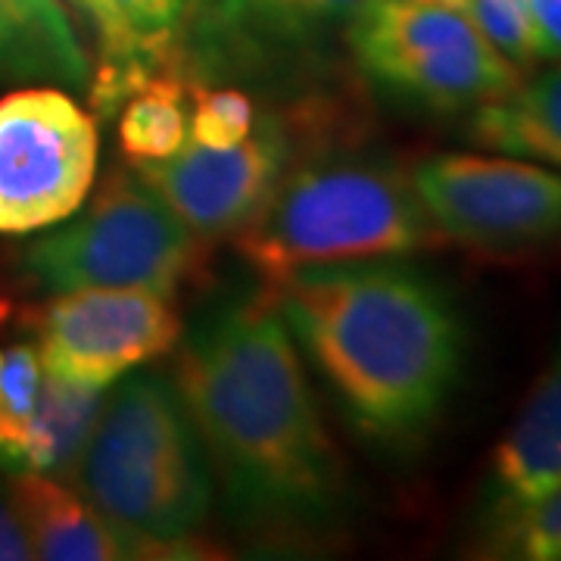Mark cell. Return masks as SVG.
Instances as JSON below:
<instances>
[{
  "mask_svg": "<svg viewBox=\"0 0 561 561\" xmlns=\"http://www.w3.org/2000/svg\"><path fill=\"white\" fill-rule=\"evenodd\" d=\"M197 234L140 179L116 169L79 219L25 250V275L47 290L135 287L169 297L197 260Z\"/></svg>",
  "mask_w": 561,
  "mask_h": 561,
  "instance_id": "5",
  "label": "cell"
},
{
  "mask_svg": "<svg viewBox=\"0 0 561 561\" xmlns=\"http://www.w3.org/2000/svg\"><path fill=\"white\" fill-rule=\"evenodd\" d=\"M493 549L508 559L561 561V481L537 500L500 512Z\"/></svg>",
  "mask_w": 561,
  "mask_h": 561,
  "instance_id": "19",
  "label": "cell"
},
{
  "mask_svg": "<svg viewBox=\"0 0 561 561\" xmlns=\"http://www.w3.org/2000/svg\"><path fill=\"white\" fill-rule=\"evenodd\" d=\"M346 44L371 79L440 113L478 110L522 84V69L456 3L371 0Z\"/></svg>",
  "mask_w": 561,
  "mask_h": 561,
  "instance_id": "6",
  "label": "cell"
},
{
  "mask_svg": "<svg viewBox=\"0 0 561 561\" xmlns=\"http://www.w3.org/2000/svg\"><path fill=\"white\" fill-rule=\"evenodd\" d=\"M471 138L508 157L561 169V62L508 98L474 110Z\"/></svg>",
  "mask_w": 561,
  "mask_h": 561,
  "instance_id": "15",
  "label": "cell"
},
{
  "mask_svg": "<svg viewBox=\"0 0 561 561\" xmlns=\"http://www.w3.org/2000/svg\"><path fill=\"white\" fill-rule=\"evenodd\" d=\"M537 60L561 62V0H527Z\"/></svg>",
  "mask_w": 561,
  "mask_h": 561,
  "instance_id": "23",
  "label": "cell"
},
{
  "mask_svg": "<svg viewBox=\"0 0 561 561\" xmlns=\"http://www.w3.org/2000/svg\"><path fill=\"white\" fill-rule=\"evenodd\" d=\"M371 0H216L197 32L194 62L206 79H256L300 66L350 25Z\"/></svg>",
  "mask_w": 561,
  "mask_h": 561,
  "instance_id": "11",
  "label": "cell"
},
{
  "mask_svg": "<svg viewBox=\"0 0 561 561\" xmlns=\"http://www.w3.org/2000/svg\"><path fill=\"white\" fill-rule=\"evenodd\" d=\"M179 397L253 518L302 524L343 502V468L278 306L262 297L209 321L179 359Z\"/></svg>",
  "mask_w": 561,
  "mask_h": 561,
  "instance_id": "1",
  "label": "cell"
},
{
  "mask_svg": "<svg viewBox=\"0 0 561 561\" xmlns=\"http://www.w3.org/2000/svg\"><path fill=\"white\" fill-rule=\"evenodd\" d=\"M98 172V125L62 88L0 98V234L66 221Z\"/></svg>",
  "mask_w": 561,
  "mask_h": 561,
  "instance_id": "7",
  "label": "cell"
},
{
  "mask_svg": "<svg viewBox=\"0 0 561 561\" xmlns=\"http://www.w3.org/2000/svg\"><path fill=\"white\" fill-rule=\"evenodd\" d=\"M350 419L375 440L421 437L449 400L461 328L437 284L400 265H312L265 294Z\"/></svg>",
  "mask_w": 561,
  "mask_h": 561,
  "instance_id": "2",
  "label": "cell"
},
{
  "mask_svg": "<svg viewBox=\"0 0 561 561\" xmlns=\"http://www.w3.org/2000/svg\"><path fill=\"white\" fill-rule=\"evenodd\" d=\"M131 57L153 69H179L175 28L181 0H110Z\"/></svg>",
  "mask_w": 561,
  "mask_h": 561,
  "instance_id": "20",
  "label": "cell"
},
{
  "mask_svg": "<svg viewBox=\"0 0 561 561\" xmlns=\"http://www.w3.org/2000/svg\"><path fill=\"white\" fill-rule=\"evenodd\" d=\"M191 98H194V116H191V140L225 150L234 147L241 140L250 138V128L256 119L253 101L238 91V88H203L201 81L191 84Z\"/></svg>",
  "mask_w": 561,
  "mask_h": 561,
  "instance_id": "21",
  "label": "cell"
},
{
  "mask_svg": "<svg viewBox=\"0 0 561 561\" xmlns=\"http://www.w3.org/2000/svg\"><path fill=\"white\" fill-rule=\"evenodd\" d=\"M424 3H456L459 7V0H424Z\"/></svg>",
  "mask_w": 561,
  "mask_h": 561,
  "instance_id": "25",
  "label": "cell"
},
{
  "mask_svg": "<svg viewBox=\"0 0 561 561\" xmlns=\"http://www.w3.org/2000/svg\"><path fill=\"white\" fill-rule=\"evenodd\" d=\"M122 150L131 162H157L172 157L187 140L184 76L175 69L153 72L122 103Z\"/></svg>",
  "mask_w": 561,
  "mask_h": 561,
  "instance_id": "17",
  "label": "cell"
},
{
  "mask_svg": "<svg viewBox=\"0 0 561 561\" xmlns=\"http://www.w3.org/2000/svg\"><path fill=\"white\" fill-rule=\"evenodd\" d=\"M103 409V387L62 381L44 371L35 424L22 449V468L69 478Z\"/></svg>",
  "mask_w": 561,
  "mask_h": 561,
  "instance_id": "16",
  "label": "cell"
},
{
  "mask_svg": "<svg viewBox=\"0 0 561 561\" xmlns=\"http://www.w3.org/2000/svg\"><path fill=\"white\" fill-rule=\"evenodd\" d=\"M91 62L60 0H0V84L50 81L81 91Z\"/></svg>",
  "mask_w": 561,
  "mask_h": 561,
  "instance_id": "13",
  "label": "cell"
},
{
  "mask_svg": "<svg viewBox=\"0 0 561 561\" xmlns=\"http://www.w3.org/2000/svg\"><path fill=\"white\" fill-rule=\"evenodd\" d=\"M443 243L412 181L378 160L297 165L238 231V250L268 280L334 262L400 256Z\"/></svg>",
  "mask_w": 561,
  "mask_h": 561,
  "instance_id": "4",
  "label": "cell"
},
{
  "mask_svg": "<svg viewBox=\"0 0 561 561\" xmlns=\"http://www.w3.org/2000/svg\"><path fill=\"white\" fill-rule=\"evenodd\" d=\"M44 387L38 346H0V459L22 461Z\"/></svg>",
  "mask_w": 561,
  "mask_h": 561,
  "instance_id": "18",
  "label": "cell"
},
{
  "mask_svg": "<svg viewBox=\"0 0 561 561\" xmlns=\"http://www.w3.org/2000/svg\"><path fill=\"white\" fill-rule=\"evenodd\" d=\"M443 241L481 253H518L561 241V172L518 157L443 153L409 175Z\"/></svg>",
  "mask_w": 561,
  "mask_h": 561,
  "instance_id": "8",
  "label": "cell"
},
{
  "mask_svg": "<svg viewBox=\"0 0 561 561\" xmlns=\"http://www.w3.org/2000/svg\"><path fill=\"white\" fill-rule=\"evenodd\" d=\"M32 559V546L22 530L20 515L13 508L10 496L0 493V561H22Z\"/></svg>",
  "mask_w": 561,
  "mask_h": 561,
  "instance_id": "24",
  "label": "cell"
},
{
  "mask_svg": "<svg viewBox=\"0 0 561 561\" xmlns=\"http://www.w3.org/2000/svg\"><path fill=\"white\" fill-rule=\"evenodd\" d=\"M69 478L140 556L191 540L209 508L201 437L160 375L131 378L103 400Z\"/></svg>",
  "mask_w": 561,
  "mask_h": 561,
  "instance_id": "3",
  "label": "cell"
},
{
  "mask_svg": "<svg viewBox=\"0 0 561 561\" xmlns=\"http://www.w3.org/2000/svg\"><path fill=\"white\" fill-rule=\"evenodd\" d=\"M287 138L278 122H265L256 138L213 150L181 144L172 157L135 162V172L172 206L197 238L238 234L278 187L287 165Z\"/></svg>",
  "mask_w": 561,
  "mask_h": 561,
  "instance_id": "10",
  "label": "cell"
},
{
  "mask_svg": "<svg viewBox=\"0 0 561 561\" xmlns=\"http://www.w3.org/2000/svg\"><path fill=\"white\" fill-rule=\"evenodd\" d=\"M459 7L505 60H512L518 69L537 62L527 0H459Z\"/></svg>",
  "mask_w": 561,
  "mask_h": 561,
  "instance_id": "22",
  "label": "cell"
},
{
  "mask_svg": "<svg viewBox=\"0 0 561 561\" xmlns=\"http://www.w3.org/2000/svg\"><path fill=\"white\" fill-rule=\"evenodd\" d=\"M38 356L47 375L110 387L179 341L181 321L162 294L135 287H81L41 306Z\"/></svg>",
  "mask_w": 561,
  "mask_h": 561,
  "instance_id": "9",
  "label": "cell"
},
{
  "mask_svg": "<svg viewBox=\"0 0 561 561\" xmlns=\"http://www.w3.org/2000/svg\"><path fill=\"white\" fill-rule=\"evenodd\" d=\"M561 481V356L524 402L493 453L496 515L537 500Z\"/></svg>",
  "mask_w": 561,
  "mask_h": 561,
  "instance_id": "14",
  "label": "cell"
},
{
  "mask_svg": "<svg viewBox=\"0 0 561 561\" xmlns=\"http://www.w3.org/2000/svg\"><path fill=\"white\" fill-rule=\"evenodd\" d=\"M10 502L28 537L32 559L119 561L140 556L138 546L106 522L91 502L50 474H20L10 483Z\"/></svg>",
  "mask_w": 561,
  "mask_h": 561,
  "instance_id": "12",
  "label": "cell"
}]
</instances>
